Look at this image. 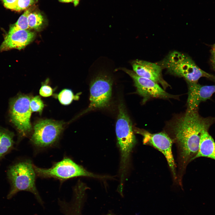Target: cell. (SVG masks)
<instances>
[{"label":"cell","mask_w":215,"mask_h":215,"mask_svg":"<svg viewBox=\"0 0 215 215\" xmlns=\"http://www.w3.org/2000/svg\"><path fill=\"white\" fill-rule=\"evenodd\" d=\"M198 110L188 109L178 119L172 127L174 139L179 146L183 165L193 160L199 149L202 132L208 130L213 119L204 118Z\"/></svg>","instance_id":"1"},{"label":"cell","mask_w":215,"mask_h":215,"mask_svg":"<svg viewBox=\"0 0 215 215\" xmlns=\"http://www.w3.org/2000/svg\"><path fill=\"white\" fill-rule=\"evenodd\" d=\"M7 173L11 186L7 196V199H11L19 191H27L33 194L41 204H43L36 188V174L30 160H24L14 163L9 167Z\"/></svg>","instance_id":"2"},{"label":"cell","mask_w":215,"mask_h":215,"mask_svg":"<svg viewBox=\"0 0 215 215\" xmlns=\"http://www.w3.org/2000/svg\"><path fill=\"white\" fill-rule=\"evenodd\" d=\"M159 64L171 74L184 78L187 82L197 83L201 78L212 79L214 76L200 68L188 55L177 51L170 53Z\"/></svg>","instance_id":"3"},{"label":"cell","mask_w":215,"mask_h":215,"mask_svg":"<svg viewBox=\"0 0 215 215\" xmlns=\"http://www.w3.org/2000/svg\"><path fill=\"white\" fill-rule=\"evenodd\" d=\"M116 132L121 153V177H124L127 171L130 155L136 144V140L131 122L122 103L119 106Z\"/></svg>","instance_id":"4"},{"label":"cell","mask_w":215,"mask_h":215,"mask_svg":"<svg viewBox=\"0 0 215 215\" xmlns=\"http://www.w3.org/2000/svg\"><path fill=\"white\" fill-rule=\"evenodd\" d=\"M36 175L44 178H53L61 180L84 176L98 178L105 177L94 174L77 164L70 158H64L48 168L38 167L33 165Z\"/></svg>","instance_id":"5"},{"label":"cell","mask_w":215,"mask_h":215,"mask_svg":"<svg viewBox=\"0 0 215 215\" xmlns=\"http://www.w3.org/2000/svg\"><path fill=\"white\" fill-rule=\"evenodd\" d=\"M30 99L28 96L20 95L13 98L10 102L11 120L21 136L27 135L32 129L30 122L32 112L30 107Z\"/></svg>","instance_id":"6"},{"label":"cell","mask_w":215,"mask_h":215,"mask_svg":"<svg viewBox=\"0 0 215 215\" xmlns=\"http://www.w3.org/2000/svg\"><path fill=\"white\" fill-rule=\"evenodd\" d=\"M62 122L46 119L39 121L34 126L31 141L36 147L44 148L53 145L63 129Z\"/></svg>","instance_id":"7"},{"label":"cell","mask_w":215,"mask_h":215,"mask_svg":"<svg viewBox=\"0 0 215 215\" xmlns=\"http://www.w3.org/2000/svg\"><path fill=\"white\" fill-rule=\"evenodd\" d=\"M112 82L111 78L105 74L93 79L90 87V103L85 112L108 105L111 96Z\"/></svg>","instance_id":"8"},{"label":"cell","mask_w":215,"mask_h":215,"mask_svg":"<svg viewBox=\"0 0 215 215\" xmlns=\"http://www.w3.org/2000/svg\"><path fill=\"white\" fill-rule=\"evenodd\" d=\"M119 69L125 72L132 79L137 93L143 98V103L152 98L168 99L177 97L176 96L166 92L156 82L138 76L133 70L124 67H120Z\"/></svg>","instance_id":"9"},{"label":"cell","mask_w":215,"mask_h":215,"mask_svg":"<svg viewBox=\"0 0 215 215\" xmlns=\"http://www.w3.org/2000/svg\"><path fill=\"white\" fill-rule=\"evenodd\" d=\"M135 131L143 136L144 144L153 146L163 154L175 178L176 165L172 150V141L169 136L165 133H151L139 129H136Z\"/></svg>","instance_id":"10"},{"label":"cell","mask_w":215,"mask_h":215,"mask_svg":"<svg viewBox=\"0 0 215 215\" xmlns=\"http://www.w3.org/2000/svg\"><path fill=\"white\" fill-rule=\"evenodd\" d=\"M131 64L133 71L138 76L160 84L164 89L168 86L162 78V67L159 64L138 59L133 61Z\"/></svg>","instance_id":"11"},{"label":"cell","mask_w":215,"mask_h":215,"mask_svg":"<svg viewBox=\"0 0 215 215\" xmlns=\"http://www.w3.org/2000/svg\"><path fill=\"white\" fill-rule=\"evenodd\" d=\"M188 85V109L198 110L200 103L210 99L215 93V85H202L187 82Z\"/></svg>","instance_id":"12"},{"label":"cell","mask_w":215,"mask_h":215,"mask_svg":"<svg viewBox=\"0 0 215 215\" xmlns=\"http://www.w3.org/2000/svg\"><path fill=\"white\" fill-rule=\"evenodd\" d=\"M34 36V33L28 29L9 30L0 47V50L3 51L13 48L21 49L29 44Z\"/></svg>","instance_id":"13"},{"label":"cell","mask_w":215,"mask_h":215,"mask_svg":"<svg viewBox=\"0 0 215 215\" xmlns=\"http://www.w3.org/2000/svg\"><path fill=\"white\" fill-rule=\"evenodd\" d=\"M208 131L204 130L202 132L198 152L192 160L202 157L215 160V142Z\"/></svg>","instance_id":"14"},{"label":"cell","mask_w":215,"mask_h":215,"mask_svg":"<svg viewBox=\"0 0 215 215\" xmlns=\"http://www.w3.org/2000/svg\"><path fill=\"white\" fill-rule=\"evenodd\" d=\"M14 136L12 132L0 129V162L14 148Z\"/></svg>","instance_id":"15"},{"label":"cell","mask_w":215,"mask_h":215,"mask_svg":"<svg viewBox=\"0 0 215 215\" xmlns=\"http://www.w3.org/2000/svg\"><path fill=\"white\" fill-rule=\"evenodd\" d=\"M44 21L42 14L38 12H30L28 16L29 29L37 30L41 28Z\"/></svg>","instance_id":"16"},{"label":"cell","mask_w":215,"mask_h":215,"mask_svg":"<svg viewBox=\"0 0 215 215\" xmlns=\"http://www.w3.org/2000/svg\"><path fill=\"white\" fill-rule=\"evenodd\" d=\"M30 12V9L26 10L20 17L17 22L10 26L9 30H27L29 29L28 16Z\"/></svg>","instance_id":"17"},{"label":"cell","mask_w":215,"mask_h":215,"mask_svg":"<svg viewBox=\"0 0 215 215\" xmlns=\"http://www.w3.org/2000/svg\"><path fill=\"white\" fill-rule=\"evenodd\" d=\"M58 98L60 103L64 105L70 104L73 100H77L79 96H75L72 91L69 89H64L58 94Z\"/></svg>","instance_id":"18"},{"label":"cell","mask_w":215,"mask_h":215,"mask_svg":"<svg viewBox=\"0 0 215 215\" xmlns=\"http://www.w3.org/2000/svg\"><path fill=\"white\" fill-rule=\"evenodd\" d=\"M43 102L40 97L36 96L30 99V107L32 112H38L40 113L44 107Z\"/></svg>","instance_id":"19"},{"label":"cell","mask_w":215,"mask_h":215,"mask_svg":"<svg viewBox=\"0 0 215 215\" xmlns=\"http://www.w3.org/2000/svg\"><path fill=\"white\" fill-rule=\"evenodd\" d=\"M37 0H17L14 10L20 11L27 8L34 4Z\"/></svg>","instance_id":"20"},{"label":"cell","mask_w":215,"mask_h":215,"mask_svg":"<svg viewBox=\"0 0 215 215\" xmlns=\"http://www.w3.org/2000/svg\"><path fill=\"white\" fill-rule=\"evenodd\" d=\"M53 92L52 88L50 86L45 85L42 86L39 91L40 95L44 97L51 96Z\"/></svg>","instance_id":"21"},{"label":"cell","mask_w":215,"mask_h":215,"mask_svg":"<svg viewBox=\"0 0 215 215\" xmlns=\"http://www.w3.org/2000/svg\"><path fill=\"white\" fill-rule=\"evenodd\" d=\"M3 1L4 7L7 8L14 10L17 0H0Z\"/></svg>","instance_id":"22"},{"label":"cell","mask_w":215,"mask_h":215,"mask_svg":"<svg viewBox=\"0 0 215 215\" xmlns=\"http://www.w3.org/2000/svg\"><path fill=\"white\" fill-rule=\"evenodd\" d=\"M211 60L213 65L215 68V50L212 51Z\"/></svg>","instance_id":"23"},{"label":"cell","mask_w":215,"mask_h":215,"mask_svg":"<svg viewBox=\"0 0 215 215\" xmlns=\"http://www.w3.org/2000/svg\"><path fill=\"white\" fill-rule=\"evenodd\" d=\"M75 6H76L79 3V0H71Z\"/></svg>","instance_id":"24"},{"label":"cell","mask_w":215,"mask_h":215,"mask_svg":"<svg viewBox=\"0 0 215 215\" xmlns=\"http://www.w3.org/2000/svg\"><path fill=\"white\" fill-rule=\"evenodd\" d=\"M59 1L62 2H72L71 0H59Z\"/></svg>","instance_id":"25"},{"label":"cell","mask_w":215,"mask_h":215,"mask_svg":"<svg viewBox=\"0 0 215 215\" xmlns=\"http://www.w3.org/2000/svg\"><path fill=\"white\" fill-rule=\"evenodd\" d=\"M212 50H215V44L213 46Z\"/></svg>","instance_id":"26"},{"label":"cell","mask_w":215,"mask_h":215,"mask_svg":"<svg viewBox=\"0 0 215 215\" xmlns=\"http://www.w3.org/2000/svg\"><path fill=\"white\" fill-rule=\"evenodd\" d=\"M212 79H213V80H214V81H215V76H214V77Z\"/></svg>","instance_id":"27"}]
</instances>
